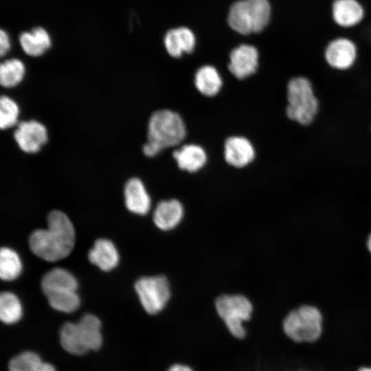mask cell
Here are the masks:
<instances>
[{
    "label": "cell",
    "instance_id": "obj_1",
    "mask_svg": "<svg viewBox=\"0 0 371 371\" xmlns=\"http://www.w3.org/2000/svg\"><path fill=\"white\" fill-rule=\"evenodd\" d=\"M47 222L46 229H38L31 233L29 246L40 258L55 262L71 252L75 245V229L69 217L62 211L51 212Z\"/></svg>",
    "mask_w": 371,
    "mask_h": 371
},
{
    "label": "cell",
    "instance_id": "obj_2",
    "mask_svg": "<svg viewBox=\"0 0 371 371\" xmlns=\"http://www.w3.org/2000/svg\"><path fill=\"white\" fill-rule=\"evenodd\" d=\"M186 135V129L181 117L168 109L155 111L148 124V141L143 146L147 157H155L163 149L179 144Z\"/></svg>",
    "mask_w": 371,
    "mask_h": 371
},
{
    "label": "cell",
    "instance_id": "obj_3",
    "mask_svg": "<svg viewBox=\"0 0 371 371\" xmlns=\"http://www.w3.org/2000/svg\"><path fill=\"white\" fill-rule=\"evenodd\" d=\"M324 317L316 305L304 303L291 309L284 316L282 328L284 335L296 344H313L324 332Z\"/></svg>",
    "mask_w": 371,
    "mask_h": 371
},
{
    "label": "cell",
    "instance_id": "obj_4",
    "mask_svg": "<svg viewBox=\"0 0 371 371\" xmlns=\"http://www.w3.org/2000/svg\"><path fill=\"white\" fill-rule=\"evenodd\" d=\"M287 117L303 126L311 124L319 111V101L311 80L304 76L291 78L286 86Z\"/></svg>",
    "mask_w": 371,
    "mask_h": 371
},
{
    "label": "cell",
    "instance_id": "obj_5",
    "mask_svg": "<svg viewBox=\"0 0 371 371\" xmlns=\"http://www.w3.org/2000/svg\"><path fill=\"white\" fill-rule=\"evenodd\" d=\"M101 323L95 315L86 314L77 323L66 322L60 331V341L67 352L81 355L100 348Z\"/></svg>",
    "mask_w": 371,
    "mask_h": 371
},
{
    "label": "cell",
    "instance_id": "obj_6",
    "mask_svg": "<svg viewBox=\"0 0 371 371\" xmlns=\"http://www.w3.org/2000/svg\"><path fill=\"white\" fill-rule=\"evenodd\" d=\"M217 315L228 332L236 339H245L247 335L245 324L254 313L251 300L242 294H221L214 299Z\"/></svg>",
    "mask_w": 371,
    "mask_h": 371
},
{
    "label": "cell",
    "instance_id": "obj_7",
    "mask_svg": "<svg viewBox=\"0 0 371 371\" xmlns=\"http://www.w3.org/2000/svg\"><path fill=\"white\" fill-rule=\"evenodd\" d=\"M270 16L268 0H240L231 6L227 21L232 30L247 35L262 31L269 24Z\"/></svg>",
    "mask_w": 371,
    "mask_h": 371
},
{
    "label": "cell",
    "instance_id": "obj_8",
    "mask_svg": "<svg viewBox=\"0 0 371 371\" xmlns=\"http://www.w3.org/2000/svg\"><path fill=\"white\" fill-rule=\"evenodd\" d=\"M135 289L144 311L151 316L164 312L171 299L170 284L164 276L142 277Z\"/></svg>",
    "mask_w": 371,
    "mask_h": 371
},
{
    "label": "cell",
    "instance_id": "obj_9",
    "mask_svg": "<svg viewBox=\"0 0 371 371\" xmlns=\"http://www.w3.org/2000/svg\"><path fill=\"white\" fill-rule=\"evenodd\" d=\"M358 54L357 45L352 39L339 36L332 39L326 45L324 58L331 69L345 71L355 66Z\"/></svg>",
    "mask_w": 371,
    "mask_h": 371
},
{
    "label": "cell",
    "instance_id": "obj_10",
    "mask_svg": "<svg viewBox=\"0 0 371 371\" xmlns=\"http://www.w3.org/2000/svg\"><path fill=\"white\" fill-rule=\"evenodd\" d=\"M13 135L20 149L26 153L38 152L48 140L46 127L33 120L18 124Z\"/></svg>",
    "mask_w": 371,
    "mask_h": 371
},
{
    "label": "cell",
    "instance_id": "obj_11",
    "mask_svg": "<svg viewBox=\"0 0 371 371\" xmlns=\"http://www.w3.org/2000/svg\"><path fill=\"white\" fill-rule=\"evenodd\" d=\"M258 57V52L254 46L240 45L231 52L228 69L236 78H246L256 71Z\"/></svg>",
    "mask_w": 371,
    "mask_h": 371
},
{
    "label": "cell",
    "instance_id": "obj_12",
    "mask_svg": "<svg viewBox=\"0 0 371 371\" xmlns=\"http://www.w3.org/2000/svg\"><path fill=\"white\" fill-rule=\"evenodd\" d=\"M224 156L229 165L242 168L251 163L255 157L251 143L242 136H232L225 142Z\"/></svg>",
    "mask_w": 371,
    "mask_h": 371
},
{
    "label": "cell",
    "instance_id": "obj_13",
    "mask_svg": "<svg viewBox=\"0 0 371 371\" xmlns=\"http://www.w3.org/2000/svg\"><path fill=\"white\" fill-rule=\"evenodd\" d=\"M331 12L334 22L344 28L357 25L365 15L363 5L357 0H335Z\"/></svg>",
    "mask_w": 371,
    "mask_h": 371
},
{
    "label": "cell",
    "instance_id": "obj_14",
    "mask_svg": "<svg viewBox=\"0 0 371 371\" xmlns=\"http://www.w3.org/2000/svg\"><path fill=\"white\" fill-rule=\"evenodd\" d=\"M124 199L126 207L133 213L144 215L150 210V196L138 178L133 177L127 181L124 187Z\"/></svg>",
    "mask_w": 371,
    "mask_h": 371
},
{
    "label": "cell",
    "instance_id": "obj_15",
    "mask_svg": "<svg viewBox=\"0 0 371 371\" xmlns=\"http://www.w3.org/2000/svg\"><path fill=\"white\" fill-rule=\"evenodd\" d=\"M196 43L193 32L186 27L171 29L164 37L167 52L174 58H179L184 53H191Z\"/></svg>",
    "mask_w": 371,
    "mask_h": 371
},
{
    "label": "cell",
    "instance_id": "obj_16",
    "mask_svg": "<svg viewBox=\"0 0 371 371\" xmlns=\"http://www.w3.org/2000/svg\"><path fill=\"white\" fill-rule=\"evenodd\" d=\"M183 212V207L178 200L162 201L155 209L153 221L159 229L164 231L170 230L180 223Z\"/></svg>",
    "mask_w": 371,
    "mask_h": 371
},
{
    "label": "cell",
    "instance_id": "obj_17",
    "mask_svg": "<svg viewBox=\"0 0 371 371\" xmlns=\"http://www.w3.org/2000/svg\"><path fill=\"white\" fill-rule=\"evenodd\" d=\"M89 261L101 270L109 271L115 268L120 261L118 251L114 244L106 238H99L88 254Z\"/></svg>",
    "mask_w": 371,
    "mask_h": 371
},
{
    "label": "cell",
    "instance_id": "obj_18",
    "mask_svg": "<svg viewBox=\"0 0 371 371\" xmlns=\"http://www.w3.org/2000/svg\"><path fill=\"white\" fill-rule=\"evenodd\" d=\"M41 289L46 295L51 293L65 291H76L78 282L67 270L54 268L47 272L41 280Z\"/></svg>",
    "mask_w": 371,
    "mask_h": 371
},
{
    "label": "cell",
    "instance_id": "obj_19",
    "mask_svg": "<svg viewBox=\"0 0 371 371\" xmlns=\"http://www.w3.org/2000/svg\"><path fill=\"white\" fill-rule=\"evenodd\" d=\"M172 155L179 168L190 172L200 170L207 161L204 149L196 144L184 145L175 150Z\"/></svg>",
    "mask_w": 371,
    "mask_h": 371
},
{
    "label": "cell",
    "instance_id": "obj_20",
    "mask_svg": "<svg viewBox=\"0 0 371 371\" xmlns=\"http://www.w3.org/2000/svg\"><path fill=\"white\" fill-rule=\"evenodd\" d=\"M19 43L26 54L37 57L43 55L49 49L51 39L45 30L36 27L30 32H23L19 36Z\"/></svg>",
    "mask_w": 371,
    "mask_h": 371
},
{
    "label": "cell",
    "instance_id": "obj_21",
    "mask_svg": "<svg viewBox=\"0 0 371 371\" xmlns=\"http://www.w3.org/2000/svg\"><path fill=\"white\" fill-rule=\"evenodd\" d=\"M221 77L216 69L204 65L198 69L194 76V85L197 90L208 97L216 95L222 87Z\"/></svg>",
    "mask_w": 371,
    "mask_h": 371
},
{
    "label": "cell",
    "instance_id": "obj_22",
    "mask_svg": "<svg viewBox=\"0 0 371 371\" xmlns=\"http://www.w3.org/2000/svg\"><path fill=\"white\" fill-rule=\"evenodd\" d=\"M9 371H56L50 363L43 361L34 352L25 351L10 359Z\"/></svg>",
    "mask_w": 371,
    "mask_h": 371
},
{
    "label": "cell",
    "instance_id": "obj_23",
    "mask_svg": "<svg viewBox=\"0 0 371 371\" xmlns=\"http://www.w3.org/2000/svg\"><path fill=\"white\" fill-rule=\"evenodd\" d=\"M22 262L19 254L8 247L0 251V277L5 281L16 279L22 271Z\"/></svg>",
    "mask_w": 371,
    "mask_h": 371
},
{
    "label": "cell",
    "instance_id": "obj_24",
    "mask_svg": "<svg viewBox=\"0 0 371 371\" xmlns=\"http://www.w3.org/2000/svg\"><path fill=\"white\" fill-rule=\"evenodd\" d=\"M25 74L24 63L18 58L3 61L0 66V82L5 88L17 86L23 80Z\"/></svg>",
    "mask_w": 371,
    "mask_h": 371
},
{
    "label": "cell",
    "instance_id": "obj_25",
    "mask_svg": "<svg viewBox=\"0 0 371 371\" xmlns=\"http://www.w3.org/2000/svg\"><path fill=\"white\" fill-rule=\"evenodd\" d=\"M22 316V306L16 295L5 291L0 296V318L7 324L17 322Z\"/></svg>",
    "mask_w": 371,
    "mask_h": 371
},
{
    "label": "cell",
    "instance_id": "obj_26",
    "mask_svg": "<svg viewBox=\"0 0 371 371\" xmlns=\"http://www.w3.org/2000/svg\"><path fill=\"white\" fill-rule=\"evenodd\" d=\"M45 296L49 305L60 312L72 313L77 310L80 304V299L76 291L54 292Z\"/></svg>",
    "mask_w": 371,
    "mask_h": 371
},
{
    "label": "cell",
    "instance_id": "obj_27",
    "mask_svg": "<svg viewBox=\"0 0 371 371\" xmlns=\"http://www.w3.org/2000/svg\"><path fill=\"white\" fill-rule=\"evenodd\" d=\"M19 107L17 103L8 95L0 99V127L7 129L18 124Z\"/></svg>",
    "mask_w": 371,
    "mask_h": 371
},
{
    "label": "cell",
    "instance_id": "obj_28",
    "mask_svg": "<svg viewBox=\"0 0 371 371\" xmlns=\"http://www.w3.org/2000/svg\"><path fill=\"white\" fill-rule=\"evenodd\" d=\"M10 49V41L7 33L1 30L0 31V54L5 56Z\"/></svg>",
    "mask_w": 371,
    "mask_h": 371
},
{
    "label": "cell",
    "instance_id": "obj_29",
    "mask_svg": "<svg viewBox=\"0 0 371 371\" xmlns=\"http://www.w3.org/2000/svg\"><path fill=\"white\" fill-rule=\"evenodd\" d=\"M166 371H196L191 366L183 363H175Z\"/></svg>",
    "mask_w": 371,
    "mask_h": 371
},
{
    "label": "cell",
    "instance_id": "obj_30",
    "mask_svg": "<svg viewBox=\"0 0 371 371\" xmlns=\"http://www.w3.org/2000/svg\"><path fill=\"white\" fill-rule=\"evenodd\" d=\"M366 245H367L368 249L371 254V233L369 234L368 237Z\"/></svg>",
    "mask_w": 371,
    "mask_h": 371
},
{
    "label": "cell",
    "instance_id": "obj_31",
    "mask_svg": "<svg viewBox=\"0 0 371 371\" xmlns=\"http://www.w3.org/2000/svg\"><path fill=\"white\" fill-rule=\"evenodd\" d=\"M357 371H371V366H363L357 369Z\"/></svg>",
    "mask_w": 371,
    "mask_h": 371
},
{
    "label": "cell",
    "instance_id": "obj_32",
    "mask_svg": "<svg viewBox=\"0 0 371 371\" xmlns=\"http://www.w3.org/2000/svg\"><path fill=\"white\" fill-rule=\"evenodd\" d=\"M368 35H369V36L370 38V40H371V27H369V29H368Z\"/></svg>",
    "mask_w": 371,
    "mask_h": 371
}]
</instances>
